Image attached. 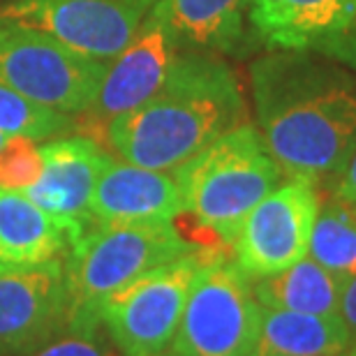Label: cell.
Returning <instances> with one entry per match:
<instances>
[{
    "instance_id": "obj_6",
    "label": "cell",
    "mask_w": 356,
    "mask_h": 356,
    "mask_svg": "<svg viewBox=\"0 0 356 356\" xmlns=\"http://www.w3.org/2000/svg\"><path fill=\"white\" fill-rule=\"evenodd\" d=\"M259 315L252 282L213 252L190 287L169 356H250Z\"/></svg>"
},
{
    "instance_id": "obj_3",
    "label": "cell",
    "mask_w": 356,
    "mask_h": 356,
    "mask_svg": "<svg viewBox=\"0 0 356 356\" xmlns=\"http://www.w3.org/2000/svg\"><path fill=\"white\" fill-rule=\"evenodd\" d=\"M172 174L183 197V216L225 245L234 243L248 213L284 178L250 123L220 134Z\"/></svg>"
},
{
    "instance_id": "obj_9",
    "label": "cell",
    "mask_w": 356,
    "mask_h": 356,
    "mask_svg": "<svg viewBox=\"0 0 356 356\" xmlns=\"http://www.w3.org/2000/svg\"><path fill=\"white\" fill-rule=\"evenodd\" d=\"M317 183L287 178L248 213L234 238L232 261L248 280L280 273L308 254L319 213Z\"/></svg>"
},
{
    "instance_id": "obj_20",
    "label": "cell",
    "mask_w": 356,
    "mask_h": 356,
    "mask_svg": "<svg viewBox=\"0 0 356 356\" xmlns=\"http://www.w3.org/2000/svg\"><path fill=\"white\" fill-rule=\"evenodd\" d=\"M70 127H74L70 113L49 109L0 83V132L40 141L67 132Z\"/></svg>"
},
{
    "instance_id": "obj_7",
    "label": "cell",
    "mask_w": 356,
    "mask_h": 356,
    "mask_svg": "<svg viewBox=\"0 0 356 356\" xmlns=\"http://www.w3.org/2000/svg\"><path fill=\"white\" fill-rule=\"evenodd\" d=\"M106 63L72 51L35 28L0 19V83L63 113H83Z\"/></svg>"
},
{
    "instance_id": "obj_23",
    "label": "cell",
    "mask_w": 356,
    "mask_h": 356,
    "mask_svg": "<svg viewBox=\"0 0 356 356\" xmlns=\"http://www.w3.org/2000/svg\"><path fill=\"white\" fill-rule=\"evenodd\" d=\"M333 181H336V185H333V195L347 204L356 206V151L350 155V160L345 162V167L340 169Z\"/></svg>"
},
{
    "instance_id": "obj_29",
    "label": "cell",
    "mask_w": 356,
    "mask_h": 356,
    "mask_svg": "<svg viewBox=\"0 0 356 356\" xmlns=\"http://www.w3.org/2000/svg\"><path fill=\"white\" fill-rule=\"evenodd\" d=\"M167 356H169V354H167Z\"/></svg>"
},
{
    "instance_id": "obj_21",
    "label": "cell",
    "mask_w": 356,
    "mask_h": 356,
    "mask_svg": "<svg viewBox=\"0 0 356 356\" xmlns=\"http://www.w3.org/2000/svg\"><path fill=\"white\" fill-rule=\"evenodd\" d=\"M44 162L33 139L12 137L5 148H0V190L26 192L40 181Z\"/></svg>"
},
{
    "instance_id": "obj_13",
    "label": "cell",
    "mask_w": 356,
    "mask_h": 356,
    "mask_svg": "<svg viewBox=\"0 0 356 356\" xmlns=\"http://www.w3.org/2000/svg\"><path fill=\"white\" fill-rule=\"evenodd\" d=\"M248 19L268 47L326 54L356 24V0H248Z\"/></svg>"
},
{
    "instance_id": "obj_25",
    "label": "cell",
    "mask_w": 356,
    "mask_h": 356,
    "mask_svg": "<svg viewBox=\"0 0 356 356\" xmlns=\"http://www.w3.org/2000/svg\"><path fill=\"white\" fill-rule=\"evenodd\" d=\"M324 56L345 63L347 67H352L354 72H356V24L352 26V31L347 33L343 40H338L336 44H333Z\"/></svg>"
},
{
    "instance_id": "obj_28",
    "label": "cell",
    "mask_w": 356,
    "mask_h": 356,
    "mask_svg": "<svg viewBox=\"0 0 356 356\" xmlns=\"http://www.w3.org/2000/svg\"><path fill=\"white\" fill-rule=\"evenodd\" d=\"M354 209H356V206H354Z\"/></svg>"
},
{
    "instance_id": "obj_24",
    "label": "cell",
    "mask_w": 356,
    "mask_h": 356,
    "mask_svg": "<svg viewBox=\"0 0 356 356\" xmlns=\"http://www.w3.org/2000/svg\"><path fill=\"white\" fill-rule=\"evenodd\" d=\"M340 317L350 329L352 343H356V275L343 284V296H340Z\"/></svg>"
},
{
    "instance_id": "obj_2",
    "label": "cell",
    "mask_w": 356,
    "mask_h": 356,
    "mask_svg": "<svg viewBox=\"0 0 356 356\" xmlns=\"http://www.w3.org/2000/svg\"><path fill=\"white\" fill-rule=\"evenodd\" d=\"M241 123L245 102L232 70L209 56H178L158 92L111 118L104 130L125 162L176 172Z\"/></svg>"
},
{
    "instance_id": "obj_12",
    "label": "cell",
    "mask_w": 356,
    "mask_h": 356,
    "mask_svg": "<svg viewBox=\"0 0 356 356\" xmlns=\"http://www.w3.org/2000/svg\"><path fill=\"white\" fill-rule=\"evenodd\" d=\"M40 153L44 169L40 181L24 195L54 218L86 229V225H90L92 192L111 155L88 137L49 141Z\"/></svg>"
},
{
    "instance_id": "obj_18",
    "label": "cell",
    "mask_w": 356,
    "mask_h": 356,
    "mask_svg": "<svg viewBox=\"0 0 356 356\" xmlns=\"http://www.w3.org/2000/svg\"><path fill=\"white\" fill-rule=\"evenodd\" d=\"M178 42L232 51L243 38L248 0H158Z\"/></svg>"
},
{
    "instance_id": "obj_8",
    "label": "cell",
    "mask_w": 356,
    "mask_h": 356,
    "mask_svg": "<svg viewBox=\"0 0 356 356\" xmlns=\"http://www.w3.org/2000/svg\"><path fill=\"white\" fill-rule=\"evenodd\" d=\"M158 0H7L0 19L35 28L92 60H113Z\"/></svg>"
},
{
    "instance_id": "obj_26",
    "label": "cell",
    "mask_w": 356,
    "mask_h": 356,
    "mask_svg": "<svg viewBox=\"0 0 356 356\" xmlns=\"http://www.w3.org/2000/svg\"><path fill=\"white\" fill-rule=\"evenodd\" d=\"M336 356H356V343H352L350 347H347V350H343V352L336 354Z\"/></svg>"
},
{
    "instance_id": "obj_16",
    "label": "cell",
    "mask_w": 356,
    "mask_h": 356,
    "mask_svg": "<svg viewBox=\"0 0 356 356\" xmlns=\"http://www.w3.org/2000/svg\"><path fill=\"white\" fill-rule=\"evenodd\" d=\"M350 345L343 317L261 308L250 356H336Z\"/></svg>"
},
{
    "instance_id": "obj_22",
    "label": "cell",
    "mask_w": 356,
    "mask_h": 356,
    "mask_svg": "<svg viewBox=\"0 0 356 356\" xmlns=\"http://www.w3.org/2000/svg\"><path fill=\"white\" fill-rule=\"evenodd\" d=\"M26 356H120L109 336L97 331H67Z\"/></svg>"
},
{
    "instance_id": "obj_1",
    "label": "cell",
    "mask_w": 356,
    "mask_h": 356,
    "mask_svg": "<svg viewBox=\"0 0 356 356\" xmlns=\"http://www.w3.org/2000/svg\"><path fill=\"white\" fill-rule=\"evenodd\" d=\"M257 130L287 178H336L356 151V76L329 56L268 54L252 65Z\"/></svg>"
},
{
    "instance_id": "obj_17",
    "label": "cell",
    "mask_w": 356,
    "mask_h": 356,
    "mask_svg": "<svg viewBox=\"0 0 356 356\" xmlns=\"http://www.w3.org/2000/svg\"><path fill=\"white\" fill-rule=\"evenodd\" d=\"M250 282L252 294L261 308L340 317V296H343L345 282H340L308 254L280 273Z\"/></svg>"
},
{
    "instance_id": "obj_14",
    "label": "cell",
    "mask_w": 356,
    "mask_h": 356,
    "mask_svg": "<svg viewBox=\"0 0 356 356\" xmlns=\"http://www.w3.org/2000/svg\"><path fill=\"white\" fill-rule=\"evenodd\" d=\"M183 216L174 174L109 160L90 199V222H158Z\"/></svg>"
},
{
    "instance_id": "obj_4",
    "label": "cell",
    "mask_w": 356,
    "mask_h": 356,
    "mask_svg": "<svg viewBox=\"0 0 356 356\" xmlns=\"http://www.w3.org/2000/svg\"><path fill=\"white\" fill-rule=\"evenodd\" d=\"M199 250L176 220L95 222L63 259L70 331H97V308L148 270Z\"/></svg>"
},
{
    "instance_id": "obj_19",
    "label": "cell",
    "mask_w": 356,
    "mask_h": 356,
    "mask_svg": "<svg viewBox=\"0 0 356 356\" xmlns=\"http://www.w3.org/2000/svg\"><path fill=\"white\" fill-rule=\"evenodd\" d=\"M308 257L336 275L340 282L356 275V209L352 204L336 195L319 204Z\"/></svg>"
},
{
    "instance_id": "obj_11",
    "label": "cell",
    "mask_w": 356,
    "mask_h": 356,
    "mask_svg": "<svg viewBox=\"0 0 356 356\" xmlns=\"http://www.w3.org/2000/svg\"><path fill=\"white\" fill-rule=\"evenodd\" d=\"M178 47L181 42L158 5H153L130 44L106 65V72L86 111L88 118L106 127L111 118L144 104L172 72L176 58L181 56Z\"/></svg>"
},
{
    "instance_id": "obj_27",
    "label": "cell",
    "mask_w": 356,
    "mask_h": 356,
    "mask_svg": "<svg viewBox=\"0 0 356 356\" xmlns=\"http://www.w3.org/2000/svg\"><path fill=\"white\" fill-rule=\"evenodd\" d=\"M12 141V134H5V132H0V148H5L7 144Z\"/></svg>"
},
{
    "instance_id": "obj_15",
    "label": "cell",
    "mask_w": 356,
    "mask_h": 356,
    "mask_svg": "<svg viewBox=\"0 0 356 356\" xmlns=\"http://www.w3.org/2000/svg\"><path fill=\"white\" fill-rule=\"evenodd\" d=\"M83 229L54 218L24 192L0 190V273L63 259Z\"/></svg>"
},
{
    "instance_id": "obj_5",
    "label": "cell",
    "mask_w": 356,
    "mask_h": 356,
    "mask_svg": "<svg viewBox=\"0 0 356 356\" xmlns=\"http://www.w3.org/2000/svg\"><path fill=\"white\" fill-rule=\"evenodd\" d=\"M211 248L148 270L111 294L97 308V326L120 356H167L181 322L190 287Z\"/></svg>"
},
{
    "instance_id": "obj_10",
    "label": "cell",
    "mask_w": 356,
    "mask_h": 356,
    "mask_svg": "<svg viewBox=\"0 0 356 356\" xmlns=\"http://www.w3.org/2000/svg\"><path fill=\"white\" fill-rule=\"evenodd\" d=\"M70 331L63 259L0 273V356H26Z\"/></svg>"
}]
</instances>
